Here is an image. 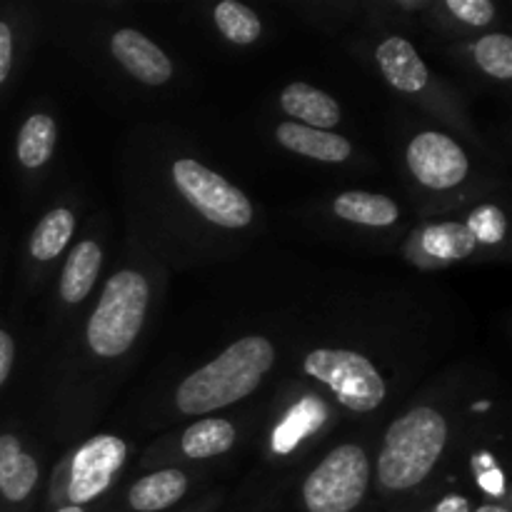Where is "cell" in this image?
I'll list each match as a JSON object with an SVG mask.
<instances>
[{"label": "cell", "instance_id": "obj_1", "mask_svg": "<svg viewBox=\"0 0 512 512\" xmlns=\"http://www.w3.org/2000/svg\"><path fill=\"white\" fill-rule=\"evenodd\" d=\"M273 363L275 350L270 340L260 335L235 340L218 358L180 383L175 403L185 415H205L238 403L253 395Z\"/></svg>", "mask_w": 512, "mask_h": 512}, {"label": "cell", "instance_id": "obj_2", "mask_svg": "<svg viewBox=\"0 0 512 512\" xmlns=\"http://www.w3.org/2000/svg\"><path fill=\"white\" fill-rule=\"evenodd\" d=\"M448 443V423L433 408H413L385 433L378 478L390 490H410L433 473Z\"/></svg>", "mask_w": 512, "mask_h": 512}, {"label": "cell", "instance_id": "obj_3", "mask_svg": "<svg viewBox=\"0 0 512 512\" xmlns=\"http://www.w3.org/2000/svg\"><path fill=\"white\" fill-rule=\"evenodd\" d=\"M150 288L135 270H120L105 283L100 303L88 320V345L100 358H118L133 345L145 323Z\"/></svg>", "mask_w": 512, "mask_h": 512}, {"label": "cell", "instance_id": "obj_4", "mask_svg": "<svg viewBox=\"0 0 512 512\" xmlns=\"http://www.w3.org/2000/svg\"><path fill=\"white\" fill-rule=\"evenodd\" d=\"M368 480V455L358 445H340L305 480V508L308 512H353L363 503Z\"/></svg>", "mask_w": 512, "mask_h": 512}, {"label": "cell", "instance_id": "obj_5", "mask_svg": "<svg viewBox=\"0 0 512 512\" xmlns=\"http://www.w3.org/2000/svg\"><path fill=\"white\" fill-rule=\"evenodd\" d=\"M305 373L320 380L353 413H373L385 400V380L368 358L353 350H313Z\"/></svg>", "mask_w": 512, "mask_h": 512}, {"label": "cell", "instance_id": "obj_6", "mask_svg": "<svg viewBox=\"0 0 512 512\" xmlns=\"http://www.w3.org/2000/svg\"><path fill=\"white\" fill-rule=\"evenodd\" d=\"M173 180L180 195L210 223L235 230L245 228L253 220V205L243 190L200 165L198 160H175Z\"/></svg>", "mask_w": 512, "mask_h": 512}, {"label": "cell", "instance_id": "obj_7", "mask_svg": "<svg viewBox=\"0 0 512 512\" xmlns=\"http://www.w3.org/2000/svg\"><path fill=\"white\" fill-rule=\"evenodd\" d=\"M125 453H128V448L115 435H95L93 440H88L75 453L73 470H70L68 500H73L70 505L83 508V503H90L98 495H103L123 465Z\"/></svg>", "mask_w": 512, "mask_h": 512}, {"label": "cell", "instance_id": "obj_8", "mask_svg": "<svg viewBox=\"0 0 512 512\" xmlns=\"http://www.w3.org/2000/svg\"><path fill=\"white\" fill-rule=\"evenodd\" d=\"M408 165L415 178L433 190H448L468 175V155L443 133H420L408 145Z\"/></svg>", "mask_w": 512, "mask_h": 512}, {"label": "cell", "instance_id": "obj_9", "mask_svg": "<svg viewBox=\"0 0 512 512\" xmlns=\"http://www.w3.org/2000/svg\"><path fill=\"white\" fill-rule=\"evenodd\" d=\"M113 55L133 78L145 85H163L173 75V63L150 38L133 28H123L110 40Z\"/></svg>", "mask_w": 512, "mask_h": 512}, {"label": "cell", "instance_id": "obj_10", "mask_svg": "<svg viewBox=\"0 0 512 512\" xmlns=\"http://www.w3.org/2000/svg\"><path fill=\"white\" fill-rule=\"evenodd\" d=\"M380 70L393 88L403 93H420L428 85L430 75L420 55L405 38H388L375 50Z\"/></svg>", "mask_w": 512, "mask_h": 512}, {"label": "cell", "instance_id": "obj_11", "mask_svg": "<svg viewBox=\"0 0 512 512\" xmlns=\"http://www.w3.org/2000/svg\"><path fill=\"white\" fill-rule=\"evenodd\" d=\"M275 138L283 148L293 150L298 155H308L313 160H323V163H343L353 153V145L343 135L308 128V125L293 123V120L280 123L278 130H275Z\"/></svg>", "mask_w": 512, "mask_h": 512}, {"label": "cell", "instance_id": "obj_12", "mask_svg": "<svg viewBox=\"0 0 512 512\" xmlns=\"http://www.w3.org/2000/svg\"><path fill=\"white\" fill-rule=\"evenodd\" d=\"M38 483V463L15 435H0V495L8 503H23Z\"/></svg>", "mask_w": 512, "mask_h": 512}, {"label": "cell", "instance_id": "obj_13", "mask_svg": "<svg viewBox=\"0 0 512 512\" xmlns=\"http://www.w3.org/2000/svg\"><path fill=\"white\" fill-rule=\"evenodd\" d=\"M280 105L293 120H303L308 128H333L340 123V105L323 90L308 83H290L280 95Z\"/></svg>", "mask_w": 512, "mask_h": 512}, {"label": "cell", "instance_id": "obj_14", "mask_svg": "<svg viewBox=\"0 0 512 512\" xmlns=\"http://www.w3.org/2000/svg\"><path fill=\"white\" fill-rule=\"evenodd\" d=\"M188 493V478L180 470H160V473L145 475L130 488L128 503L138 512H160L178 503Z\"/></svg>", "mask_w": 512, "mask_h": 512}, {"label": "cell", "instance_id": "obj_15", "mask_svg": "<svg viewBox=\"0 0 512 512\" xmlns=\"http://www.w3.org/2000/svg\"><path fill=\"white\" fill-rule=\"evenodd\" d=\"M100 263H103V253H100L98 243L83 240V243L75 245L70 258L65 260L63 278H60V295H63L65 303H80V300L88 298L95 280H98Z\"/></svg>", "mask_w": 512, "mask_h": 512}, {"label": "cell", "instance_id": "obj_16", "mask_svg": "<svg viewBox=\"0 0 512 512\" xmlns=\"http://www.w3.org/2000/svg\"><path fill=\"white\" fill-rule=\"evenodd\" d=\"M335 215L358 225H373V228H385L398 220V205L385 195L363 193V190H350L335 198Z\"/></svg>", "mask_w": 512, "mask_h": 512}, {"label": "cell", "instance_id": "obj_17", "mask_svg": "<svg viewBox=\"0 0 512 512\" xmlns=\"http://www.w3.org/2000/svg\"><path fill=\"white\" fill-rule=\"evenodd\" d=\"M235 443V428L230 420L225 418H210L200 420V423L190 425L183 435V453L193 460L215 458L233 448Z\"/></svg>", "mask_w": 512, "mask_h": 512}, {"label": "cell", "instance_id": "obj_18", "mask_svg": "<svg viewBox=\"0 0 512 512\" xmlns=\"http://www.w3.org/2000/svg\"><path fill=\"white\" fill-rule=\"evenodd\" d=\"M75 230V218L68 208H55L45 215L33 230L30 238V255L35 260H53L58 258L70 243Z\"/></svg>", "mask_w": 512, "mask_h": 512}, {"label": "cell", "instance_id": "obj_19", "mask_svg": "<svg viewBox=\"0 0 512 512\" xmlns=\"http://www.w3.org/2000/svg\"><path fill=\"white\" fill-rule=\"evenodd\" d=\"M425 253L440 260H463L473 255L475 238L465 223H440L430 225L420 233Z\"/></svg>", "mask_w": 512, "mask_h": 512}, {"label": "cell", "instance_id": "obj_20", "mask_svg": "<svg viewBox=\"0 0 512 512\" xmlns=\"http://www.w3.org/2000/svg\"><path fill=\"white\" fill-rule=\"evenodd\" d=\"M55 148V123L50 115H30L18 133V160L25 168H40Z\"/></svg>", "mask_w": 512, "mask_h": 512}, {"label": "cell", "instance_id": "obj_21", "mask_svg": "<svg viewBox=\"0 0 512 512\" xmlns=\"http://www.w3.org/2000/svg\"><path fill=\"white\" fill-rule=\"evenodd\" d=\"M215 25H218L220 33L228 40L240 45H248L253 40L260 38L263 33V25L260 18L243 3H235V0H223V3L215 5Z\"/></svg>", "mask_w": 512, "mask_h": 512}, {"label": "cell", "instance_id": "obj_22", "mask_svg": "<svg viewBox=\"0 0 512 512\" xmlns=\"http://www.w3.org/2000/svg\"><path fill=\"white\" fill-rule=\"evenodd\" d=\"M473 53L480 68L488 75H493V78L498 80L512 78V40L508 35H485V38H480L478 43H475Z\"/></svg>", "mask_w": 512, "mask_h": 512}, {"label": "cell", "instance_id": "obj_23", "mask_svg": "<svg viewBox=\"0 0 512 512\" xmlns=\"http://www.w3.org/2000/svg\"><path fill=\"white\" fill-rule=\"evenodd\" d=\"M505 215L503 210L495 205H480L473 215L468 218V230L473 233L475 243H500L505 238Z\"/></svg>", "mask_w": 512, "mask_h": 512}, {"label": "cell", "instance_id": "obj_24", "mask_svg": "<svg viewBox=\"0 0 512 512\" xmlns=\"http://www.w3.org/2000/svg\"><path fill=\"white\" fill-rule=\"evenodd\" d=\"M448 10L470 25H488L495 15V5L488 0H448Z\"/></svg>", "mask_w": 512, "mask_h": 512}, {"label": "cell", "instance_id": "obj_25", "mask_svg": "<svg viewBox=\"0 0 512 512\" xmlns=\"http://www.w3.org/2000/svg\"><path fill=\"white\" fill-rule=\"evenodd\" d=\"M10 65H13V33L10 25L0 20V85L8 80Z\"/></svg>", "mask_w": 512, "mask_h": 512}, {"label": "cell", "instance_id": "obj_26", "mask_svg": "<svg viewBox=\"0 0 512 512\" xmlns=\"http://www.w3.org/2000/svg\"><path fill=\"white\" fill-rule=\"evenodd\" d=\"M13 358H15V343L5 330H0V388L8 380L10 368H13Z\"/></svg>", "mask_w": 512, "mask_h": 512}, {"label": "cell", "instance_id": "obj_27", "mask_svg": "<svg viewBox=\"0 0 512 512\" xmlns=\"http://www.w3.org/2000/svg\"><path fill=\"white\" fill-rule=\"evenodd\" d=\"M435 512H470V505L468 500L460 498V495H450V498H445L443 503L435 508Z\"/></svg>", "mask_w": 512, "mask_h": 512}, {"label": "cell", "instance_id": "obj_28", "mask_svg": "<svg viewBox=\"0 0 512 512\" xmlns=\"http://www.w3.org/2000/svg\"><path fill=\"white\" fill-rule=\"evenodd\" d=\"M475 512H508V510L500 508V505H483V508H478Z\"/></svg>", "mask_w": 512, "mask_h": 512}, {"label": "cell", "instance_id": "obj_29", "mask_svg": "<svg viewBox=\"0 0 512 512\" xmlns=\"http://www.w3.org/2000/svg\"><path fill=\"white\" fill-rule=\"evenodd\" d=\"M58 512H85L80 505H65V508H60Z\"/></svg>", "mask_w": 512, "mask_h": 512}, {"label": "cell", "instance_id": "obj_30", "mask_svg": "<svg viewBox=\"0 0 512 512\" xmlns=\"http://www.w3.org/2000/svg\"><path fill=\"white\" fill-rule=\"evenodd\" d=\"M400 8H408V10H413V8H425V3H400Z\"/></svg>", "mask_w": 512, "mask_h": 512}]
</instances>
